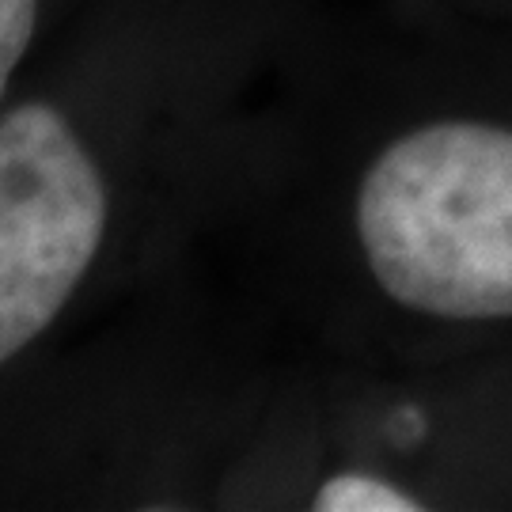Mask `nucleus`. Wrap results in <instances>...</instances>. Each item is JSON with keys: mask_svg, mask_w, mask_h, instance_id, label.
<instances>
[{"mask_svg": "<svg viewBox=\"0 0 512 512\" xmlns=\"http://www.w3.org/2000/svg\"><path fill=\"white\" fill-rule=\"evenodd\" d=\"M357 236L395 304L512 315V129L433 122L391 141L357 190Z\"/></svg>", "mask_w": 512, "mask_h": 512, "instance_id": "1", "label": "nucleus"}, {"mask_svg": "<svg viewBox=\"0 0 512 512\" xmlns=\"http://www.w3.org/2000/svg\"><path fill=\"white\" fill-rule=\"evenodd\" d=\"M38 27V0H0V99Z\"/></svg>", "mask_w": 512, "mask_h": 512, "instance_id": "4", "label": "nucleus"}, {"mask_svg": "<svg viewBox=\"0 0 512 512\" xmlns=\"http://www.w3.org/2000/svg\"><path fill=\"white\" fill-rule=\"evenodd\" d=\"M107 179L69 118L19 103L0 118V365L54 323L103 247Z\"/></svg>", "mask_w": 512, "mask_h": 512, "instance_id": "2", "label": "nucleus"}, {"mask_svg": "<svg viewBox=\"0 0 512 512\" xmlns=\"http://www.w3.org/2000/svg\"><path fill=\"white\" fill-rule=\"evenodd\" d=\"M315 509L319 512H414L421 501L403 494L399 486H391L384 478H372L365 471H346L334 475L330 482L319 486L315 494Z\"/></svg>", "mask_w": 512, "mask_h": 512, "instance_id": "3", "label": "nucleus"}]
</instances>
